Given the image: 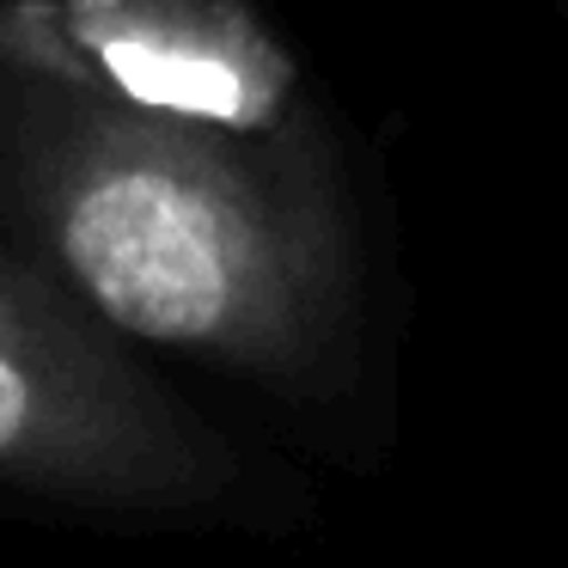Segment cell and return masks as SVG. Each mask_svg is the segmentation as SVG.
Listing matches in <instances>:
<instances>
[{
    "label": "cell",
    "mask_w": 568,
    "mask_h": 568,
    "mask_svg": "<svg viewBox=\"0 0 568 568\" xmlns=\"http://www.w3.org/2000/svg\"><path fill=\"white\" fill-rule=\"evenodd\" d=\"M0 172L62 282L123 336L318 392L355 318L306 123L226 129L0 80Z\"/></svg>",
    "instance_id": "1"
},
{
    "label": "cell",
    "mask_w": 568,
    "mask_h": 568,
    "mask_svg": "<svg viewBox=\"0 0 568 568\" xmlns=\"http://www.w3.org/2000/svg\"><path fill=\"white\" fill-rule=\"evenodd\" d=\"M74 287L0 257V483L87 507H202L239 458L116 348Z\"/></svg>",
    "instance_id": "2"
},
{
    "label": "cell",
    "mask_w": 568,
    "mask_h": 568,
    "mask_svg": "<svg viewBox=\"0 0 568 568\" xmlns=\"http://www.w3.org/2000/svg\"><path fill=\"white\" fill-rule=\"evenodd\" d=\"M0 80L226 129H282L300 68L245 0H0Z\"/></svg>",
    "instance_id": "3"
}]
</instances>
